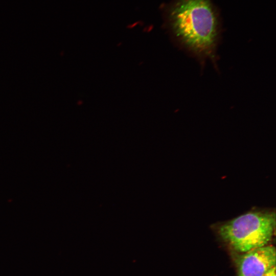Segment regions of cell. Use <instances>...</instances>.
<instances>
[{
    "mask_svg": "<svg viewBox=\"0 0 276 276\" xmlns=\"http://www.w3.org/2000/svg\"><path fill=\"white\" fill-rule=\"evenodd\" d=\"M162 10L165 26L176 39L196 54L212 55L220 26L213 0H171Z\"/></svg>",
    "mask_w": 276,
    "mask_h": 276,
    "instance_id": "6da1fadb",
    "label": "cell"
},
{
    "mask_svg": "<svg viewBox=\"0 0 276 276\" xmlns=\"http://www.w3.org/2000/svg\"><path fill=\"white\" fill-rule=\"evenodd\" d=\"M275 226L274 212L253 211L220 224L217 232L235 251L243 253L266 245Z\"/></svg>",
    "mask_w": 276,
    "mask_h": 276,
    "instance_id": "7a4b0ae2",
    "label": "cell"
},
{
    "mask_svg": "<svg viewBox=\"0 0 276 276\" xmlns=\"http://www.w3.org/2000/svg\"><path fill=\"white\" fill-rule=\"evenodd\" d=\"M275 247L265 245L236 256L237 276H264L275 266Z\"/></svg>",
    "mask_w": 276,
    "mask_h": 276,
    "instance_id": "3957f363",
    "label": "cell"
},
{
    "mask_svg": "<svg viewBox=\"0 0 276 276\" xmlns=\"http://www.w3.org/2000/svg\"><path fill=\"white\" fill-rule=\"evenodd\" d=\"M264 276H276L275 266L272 268Z\"/></svg>",
    "mask_w": 276,
    "mask_h": 276,
    "instance_id": "277c9868",
    "label": "cell"
}]
</instances>
